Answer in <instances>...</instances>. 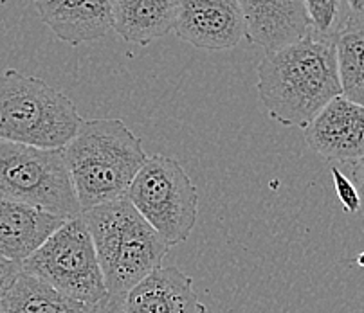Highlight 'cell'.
<instances>
[{"label": "cell", "mask_w": 364, "mask_h": 313, "mask_svg": "<svg viewBox=\"0 0 364 313\" xmlns=\"http://www.w3.org/2000/svg\"><path fill=\"white\" fill-rule=\"evenodd\" d=\"M258 94L283 126L306 128L330 101L343 96L333 40L310 33L267 53L258 65Z\"/></svg>", "instance_id": "1"}, {"label": "cell", "mask_w": 364, "mask_h": 313, "mask_svg": "<svg viewBox=\"0 0 364 313\" xmlns=\"http://www.w3.org/2000/svg\"><path fill=\"white\" fill-rule=\"evenodd\" d=\"M82 213L127 197L146 153L121 119H83L63 148Z\"/></svg>", "instance_id": "2"}, {"label": "cell", "mask_w": 364, "mask_h": 313, "mask_svg": "<svg viewBox=\"0 0 364 313\" xmlns=\"http://www.w3.org/2000/svg\"><path fill=\"white\" fill-rule=\"evenodd\" d=\"M92 236L107 292L124 299L161 268L170 245L127 197L82 213Z\"/></svg>", "instance_id": "3"}, {"label": "cell", "mask_w": 364, "mask_h": 313, "mask_svg": "<svg viewBox=\"0 0 364 313\" xmlns=\"http://www.w3.org/2000/svg\"><path fill=\"white\" fill-rule=\"evenodd\" d=\"M83 117L73 101L43 79L15 69L0 76V139L43 150H63Z\"/></svg>", "instance_id": "4"}, {"label": "cell", "mask_w": 364, "mask_h": 313, "mask_svg": "<svg viewBox=\"0 0 364 313\" xmlns=\"http://www.w3.org/2000/svg\"><path fill=\"white\" fill-rule=\"evenodd\" d=\"M0 198L40 207L65 220L82 214L63 150L0 139Z\"/></svg>", "instance_id": "5"}, {"label": "cell", "mask_w": 364, "mask_h": 313, "mask_svg": "<svg viewBox=\"0 0 364 313\" xmlns=\"http://www.w3.org/2000/svg\"><path fill=\"white\" fill-rule=\"evenodd\" d=\"M127 198L170 247L184 243L197 224V187L182 164L166 155L146 157Z\"/></svg>", "instance_id": "6"}, {"label": "cell", "mask_w": 364, "mask_h": 313, "mask_svg": "<svg viewBox=\"0 0 364 313\" xmlns=\"http://www.w3.org/2000/svg\"><path fill=\"white\" fill-rule=\"evenodd\" d=\"M22 272L40 279L80 304H90L107 292L92 236L83 216L70 218L22 263Z\"/></svg>", "instance_id": "7"}, {"label": "cell", "mask_w": 364, "mask_h": 313, "mask_svg": "<svg viewBox=\"0 0 364 313\" xmlns=\"http://www.w3.org/2000/svg\"><path fill=\"white\" fill-rule=\"evenodd\" d=\"M173 31L198 49H232L245 38L240 0H178Z\"/></svg>", "instance_id": "8"}, {"label": "cell", "mask_w": 364, "mask_h": 313, "mask_svg": "<svg viewBox=\"0 0 364 313\" xmlns=\"http://www.w3.org/2000/svg\"><path fill=\"white\" fill-rule=\"evenodd\" d=\"M305 141L330 163L353 164L364 157V106L339 96L305 128Z\"/></svg>", "instance_id": "9"}, {"label": "cell", "mask_w": 364, "mask_h": 313, "mask_svg": "<svg viewBox=\"0 0 364 313\" xmlns=\"http://www.w3.org/2000/svg\"><path fill=\"white\" fill-rule=\"evenodd\" d=\"M245 38L267 53L299 42L312 31L305 0H240Z\"/></svg>", "instance_id": "10"}, {"label": "cell", "mask_w": 364, "mask_h": 313, "mask_svg": "<svg viewBox=\"0 0 364 313\" xmlns=\"http://www.w3.org/2000/svg\"><path fill=\"white\" fill-rule=\"evenodd\" d=\"M40 18L62 42L82 45L114 29V0H35Z\"/></svg>", "instance_id": "11"}, {"label": "cell", "mask_w": 364, "mask_h": 313, "mask_svg": "<svg viewBox=\"0 0 364 313\" xmlns=\"http://www.w3.org/2000/svg\"><path fill=\"white\" fill-rule=\"evenodd\" d=\"M65 221L40 207L0 198V256L22 265Z\"/></svg>", "instance_id": "12"}, {"label": "cell", "mask_w": 364, "mask_h": 313, "mask_svg": "<svg viewBox=\"0 0 364 313\" xmlns=\"http://www.w3.org/2000/svg\"><path fill=\"white\" fill-rule=\"evenodd\" d=\"M127 313H208L193 279L175 267H161L124 297Z\"/></svg>", "instance_id": "13"}, {"label": "cell", "mask_w": 364, "mask_h": 313, "mask_svg": "<svg viewBox=\"0 0 364 313\" xmlns=\"http://www.w3.org/2000/svg\"><path fill=\"white\" fill-rule=\"evenodd\" d=\"M178 0H114V31L128 43L150 45L175 28Z\"/></svg>", "instance_id": "14"}, {"label": "cell", "mask_w": 364, "mask_h": 313, "mask_svg": "<svg viewBox=\"0 0 364 313\" xmlns=\"http://www.w3.org/2000/svg\"><path fill=\"white\" fill-rule=\"evenodd\" d=\"M4 313H77L82 304L33 275L20 272L0 299Z\"/></svg>", "instance_id": "15"}, {"label": "cell", "mask_w": 364, "mask_h": 313, "mask_svg": "<svg viewBox=\"0 0 364 313\" xmlns=\"http://www.w3.org/2000/svg\"><path fill=\"white\" fill-rule=\"evenodd\" d=\"M343 97L364 106V22L348 18L336 38Z\"/></svg>", "instance_id": "16"}, {"label": "cell", "mask_w": 364, "mask_h": 313, "mask_svg": "<svg viewBox=\"0 0 364 313\" xmlns=\"http://www.w3.org/2000/svg\"><path fill=\"white\" fill-rule=\"evenodd\" d=\"M305 6L312 20V31L321 38L336 42L350 18L346 0H305Z\"/></svg>", "instance_id": "17"}, {"label": "cell", "mask_w": 364, "mask_h": 313, "mask_svg": "<svg viewBox=\"0 0 364 313\" xmlns=\"http://www.w3.org/2000/svg\"><path fill=\"white\" fill-rule=\"evenodd\" d=\"M330 173L333 177V187H336L337 198L343 204V209L350 214L357 213L360 209V193L355 187V184L345 173H341L339 168L332 166L330 168Z\"/></svg>", "instance_id": "18"}, {"label": "cell", "mask_w": 364, "mask_h": 313, "mask_svg": "<svg viewBox=\"0 0 364 313\" xmlns=\"http://www.w3.org/2000/svg\"><path fill=\"white\" fill-rule=\"evenodd\" d=\"M77 313H127V306H124V299L107 294L100 301L90 302V304H82Z\"/></svg>", "instance_id": "19"}, {"label": "cell", "mask_w": 364, "mask_h": 313, "mask_svg": "<svg viewBox=\"0 0 364 313\" xmlns=\"http://www.w3.org/2000/svg\"><path fill=\"white\" fill-rule=\"evenodd\" d=\"M20 272H22V265L9 261V259L0 256V299L8 294V290L13 286V282L16 281Z\"/></svg>", "instance_id": "20"}, {"label": "cell", "mask_w": 364, "mask_h": 313, "mask_svg": "<svg viewBox=\"0 0 364 313\" xmlns=\"http://www.w3.org/2000/svg\"><path fill=\"white\" fill-rule=\"evenodd\" d=\"M352 178L360 194H364V157L352 164Z\"/></svg>", "instance_id": "21"}, {"label": "cell", "mask_w": 364, "mask_h": 313, "mask_svg": "<svg viewBox=\"0 0 364 313\" xmlns=\"http://www.w3.org/2000/svg\"><path fill=\"white\" fill-rule=\"evenodd\" d=\"M350 11V18L364 22V0H346Z\"/></svg>", "instance_id": "22"}, {"label": "cell", "mask_w": 364, "mask_h": 313, "mask_svg": "<svg viewBox=\"0 0 364 313\" xmlns=\"http://www.w3.org/2000/svg\"><path fill=\"white\" fill-rule=\"evenodd\" d=\"M353 263L357 265V267H360V268H364V252H360L359 256H357L355 259H353Z\"/></svg>", "instance_id": "23"}, {"label": "cell", "mask_w": 364, "mask_h": 313, "mask_svg": "<svg viewBox=\"0 0 364 313\" xmlns=\"http://www.w3.org/2000/svg\"><path fill=\"white\" fill-rule=\"evenodd\" d=\"M0 313H4V308H2V302H0Z\"/></svg>", "instance_id": "24"}]
</instances>
